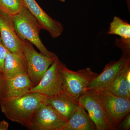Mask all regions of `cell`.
<instances>
[{
  "label": "cell",
  "instance_id": "cell-1",
  "mask_svg": "<svg viewBox=\"0 0 130 130\" xmlns=\"http://www.w3.org/2000/svg\"><path fill=\"white\" fill-rule=\"evenodd\" d=\"M46 96L30 92L20 97L0 100L2 112L7 119L27 128L38 108L44 103Z\"/></svg>",
  "mask_w": 130,
  "mask_h": 130
},
{
  "label": "cell",
  "instance_id": "cell-2",
  "mask_svg": "<svg viewBox=\"0 0 130 130\" xmlns=\"http://www.w3.org/2000/svg\"><path fill=\"white\" fill-rule=\"evenodd\" d=\"M12 18L19 37L35 45L44 56L50 58L57 56L53 52L48 51L43 43L40 36L41 26L25 6L19 13L12 16Z\"/></svg>",
  "mask_w": 130,
  "mask_h": 130
},
{
  "label": "cell",
  "instance_id": "cell-3",
  "mask_svg": "<svg viewBox=\"0 0 130 130\" xmlns=\"http://www.w3.org/2000/svg\"><path fill=\"white\" fill-rule=\"evenodd\" d=\"M78 102L88 112L96 130L118 129L95 90H87Z\"/></svg>",
  "mask_w": 130,
  "mask_h": 130
},
{
  "label": "cell",
  "instance_id": "cell-4",
  "mask_svg": "<svg viewBox=\"0 0 130 130\" xmlns=\"http://www.w3.org/2000/svg\"><path fill=\"white\" fill-rule=\"evenodd\" d=\"M61 68L63 78V91L77 102L98 74L89 67L76 71H73L67 68L63 63L61 64Z\"/></svg>",
  "mask_w": 130,
  "mask_h": 130
},
{
  "label": "cell",
  "instance_id": "cell-5",
  "mask_svg": "<svg viewBox=\"0 0 130 130\" xmlns=\"http://www.w3.org/2000/svg\"><path fill=\"white\" fill-rule=\"evenodd\" d=\"M19 38L22 51L27 61L28 74L34 87L40 83L57 56L54 58L44 56L38 52L29 42Z\"/></svg>",
  "mask_w": 130,
  "mask_h": 130
},
{
  "label": "cell",
  "instance_id": "cell-6",
  "mask_svg": "<svg viewBox=\"0 0 130 130\" xmlns=\"http://www.w3.org/2000/svg\"><path fill=\"white\" fill-rule=\"evenodd\" d=\"M62 62L56 56L41 80L33 87L30 92H36L47 97L54 96L63 91V78L61 71Z\"/></svg>",
  "mask_w": 130,
  "mask_h": 130
},
{
  "label": "cell",
  "instance_id": "cell-7",
  "mask_svg": "<svg viewBox=\"0 0 130 130\" xmlns=\"http://www.w3.org/2000/svg\"><path fill=\"white\" fill-rule=\"evenodd\" d=\"M67 123L50 106L43 103L35 112L27 128L31 130H63Z\"/></svg>",
  "mask_w": 130,
  "mask_h": 130
},
{
  "label": "cell",
  "instance_id": "cell-8",
  "mask_svg": "<svg viewBox=\"0 0 130 130\" xmlns=\"http://www.w3.org/2000/svg\"><path fill=\"white\" fill-rule=\"evenodd\" d=\"M33 87L27 74L11 78L0 77V100L16 98L30 93Z\"/></svg>",
  "mask_w": 130,
  "mask_h": 130
},
{
  "label": "cell",
  "instance_id": "cell-9",
  "mask_svg": "<svg viewBox=\"0 0 130 130\" xmlns=\"http://www.w3.org/2000/svg\"><path fill=\"white\" fill-rule=\"evenodd\" d=\"M94 90L117 128L124 117L130 113V99L116 95L107 91Z\"/></svg>",
  "mask_w": 130,
  "mask_h": 130
},
{
  "label": "cell",
  "instance_id": "cell-10",
  "mask_svg": "<svg viewBox=\"0 0 130 130\" xmlns=\"http://www.w3.org/2000/svg\"><path fill=\"white\" fill-rule=\"evenodd\" d=\"M0 37L2 43L8 51L23 54L20 40L14 28L12 16L0 10Z\"/></svg>",
  "mask_w": 130,
  "mask_h": 130
},
{
  "label": "cell",
  "instance_id": "cell-11",
  "mask_svg": "<svg viewBox=\"0 0 130 130\" xmlns=\"http://www.w3.org/2000/svg\"><path fill=\"white\" fill-rule=\"evenodd\" d=\"M24 6L40 23L42 29L46 30L51 37L56 38L62 34L64 27L59 21L47 14L36 0H23Z\"/></svg>",
  "mask_w": 130,
  "mask_h": 130
},
{
  "label": "cell",
  "instance_id": "cell-12",
  "mask_svg": "<svg viewBox=\"0 0 130 130\" xmlns=\"http://www.w3.org/2000/svg\"><path fill=\"white\" fill-rule=\"evenodd\" d=\"M129 65H130V55L123 54L118 60L110 61L105 66L102 72L98 74L90 83L87 90L100 89L106 86Z\"/></svg>",
  "mask_w": 130,
  "mask_h": 130
},
{
  "label": "cell",
  "instance_id": "cell-13",
  "mask_svg": "<svg viewBox=\"0 0 130 130\" xmlns=\"http://www.w3.org/2000/svg\"><path fill=\"white\" fill-rule=\"evenodd\" d=\"M44 103L48 105L67 122L72 116L78 105L64 91L54 96H46Z\"/></svg>",
  "mask_w": 130,
  "mask_h": 130
},
{
  "label": "cell",
  "instance_id": "cell-14",
  "mask_svg": "<svg viewBox=\"0 0 130 130\" xmlns=\"http://www.w3.org/2000/svg\"><path fill=\"white\" fill-rule=\"evenodd\" d=\"M28 74L27 61L24 54H16L7 50L2 76L11 78L20 74Z\"/></svg>",
  "mask_w": 130,
  "mask_h": 130
},
{
  "label": "cell",
  "instance_id": "cell-15",
  "mask_svg": "<svg viewBox=\"0 0 130 130\" xmlns=\"http://www.w3.org/2000/svg\"><path fill=\"white\" fill-rule=\"evenodd\" d=\"M63 130H96L88 114L78 104Z\"/></svg>",
  "mask_w": 130,
  "mask_h": 130
},
{
  "label": "cell",
  "instance_id": "cell-16",
  "mask_svg": "<svg viewBox=\"0 0 130 130\" xmlns=\"http://www.w3.org/2000/svg\"><path fill=\"white\" fill-rule=\"evenodd\" d=\"M130 65L123 69L108 84L101 89H95L107 91L116 95L130 99V93L128 92L125 81L126 73Z\"/></svg>",
  "mask_w": 130,
  "mask_h": 130
},
{
  "label": "cell",
  "instance_id": "cell-17",
  "mask_svg": "<svg viewBox=\"0 0 130 130\" xmlns=\"http://www.w3.org/2000/svg\"><path fill=\"white\" fill-rule=\"evenodd\" d=\"M107 34L115 35L120 38L130 41V24L118 16L114 17Z\"/></svg>",
  "mask_w": 130,
  "mask_h": 130
},
{
  "label": "cell",
  "instance_id": "cell-18",
  "mask_svg": "<svg viewBox=\"0 0 130 130\" xmlns=\"http://www.w3.org/2000/svg\"><path fill=\"white\" fill-rule=\"evenodd\" d=\"M24 6L23 0H0V10L11 16L19 13Z\"/></svg>",
  "mask_w": 130,
  "mask_h": 130
},
{
  "label": "cell",
  "instance_id": "cell-19",
  "mask_svg": "<svg viewBox=\"0 0 130 130\" xmlns=\"http://www.w3.org/2000/svg\"><path fill=\"white\" fill-rule=\"evenodd\" d=\"M7 53V49L2 44L0 43V77L3 76L5 58Z\"/></svg>",
  "mask_w": 130,
  "mask_h": 130
},
{
  "label": "cell",
  "instance_id": "cell-20",
  "mask_svg": "<svg viewBox=\"0 0 130 130\" xmlns=\"http://www.w3.org/2000/svg\"><path fill=\"white\" fill-rule=\"evenodd\" d=\"M117 129L123 130H129L130 129V114H128L124 117L119 123Z\"/></svg>",
  "mask_w": 130,
  "mask_h": 130
},
{
  "label": "cell",
  "instance_id": "cell-21",
  "mask_svg": "<svg viewBox=\"0 0 130 130\" xmlns=\"http://www.w3.org/2000/svg\"><path fill=\"white\" fill-rule=\"evenodd\" d=\"M125 81L128 92L130 93V67H128L126 73Z\"/></svg>",
  "mask_w": 130,
  "mask_h": 130
},
{
  "label": "cell",
  "instance_id": "cell-22",
  "mask_svg": "<svg viewBox=\"0 0 130 130\" xmlns=\"http://www.w3.org/2000/svg\"><path fill=\"white\" fill-rule=\"evenodd\" d=\"M9 125L7 121L3 120L0 121V130H7Z\"/></svg>",
  "mask_w": 130,
  "mask_h": 130
},
{
  "label": "cell",
  "instance_id": "cell-23",
  "mask_svg": "<svg viewBox=\"0 0 130 130\" xmlns=\"http://www.w3.org/2000/svg\"><path fill=\"white\" fill-rule=\"evenodd\" d=\"M56 1H59L62 2H64L66 0H56Z\"/></svg>",
  "mask_w": 130,
  "mask_h": 130
},
{
  "label": "cell",
  "instance_id": "cell-24",
  "mask_svg": "<svg viewBox=\"0 0 130 130\" xmlns=\"http://www.w3.org/2000/svg\"><path fill=\"white\" fill-rule=\"evenodd\" d=\"M2 43L1 40V37H0V43Z\"/></svg>",
  "mask_w": 130,
  "mask_h": 130
}]
</instances>
